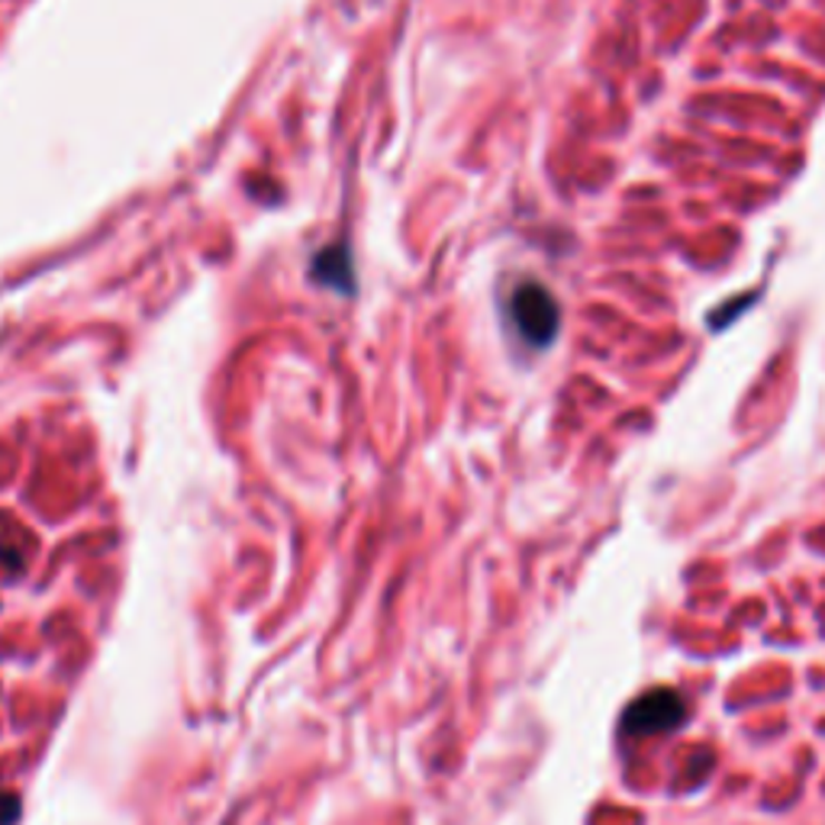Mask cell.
I'll return each instance as SVG.
<instances>
[{
	"label": "cell",
	"mask_w": 825,
	"mask_h": 825,
	"mask_svg": "<svg viewBox=\"0 0 825 825\" xmlns=\"http://www.w3.org/2000/svg\"><path fill=\"white\" fill-rule=\"evenodd\" d=\"M313 272H316L320 281H326V284H333V275H338L342 277V287L348 291V277H352L348 252L345 248H326V252H320L316 262H313Z\"/></svg>",
	"instance_id": "3957f363"
},
{
	"label": "cell",
	"mask_w": 825,
	"mask_h": 825,
	"mask_svg": "<svg viewBox=\"0 0 825 825\" xmlns=\"http://www.w3.org/2000/svg\"><path fill=\"white\" fill-rule=\"evenodd\" d=\"M20 819V796L0 790V825H13Z\"/></svg>",
	"instance_id": "277c9868"
},
{
	"label": "cell",
	"mask_w": 825,
	"mask_h": 825,
	"mask_svg": "<svg viewBox=\"0 0 825 825\" xmlns=\"http://www.w3.org/2000/svg\"><path fill=\"white\" fill-rule=\"evenodd\" d=\"M510 320L522 342H529L532 348H546L558 336L561 310L554 304L549 287H542L539 281H522L510 297Z\"/></svg>",
	"instance_id": "6da1fadb"
},
{
	"label": "cell",
	"mask_w": 825,
	"mask_h": 825,
	"mask_svg": "<svg viewBox=\"0 0 825 825\" xmlns=\"http://www.w3.org/2000/svg\"><path fill=\"white\" fill-rule=\"evenodd\" d=\"M687 719V704L671 687H655L642 694L636 704H629L622 716V733L626 735H665L680 729Z\"/></svg>",
	"instance_id": "7a4b0ae2"
}]
</instances>
